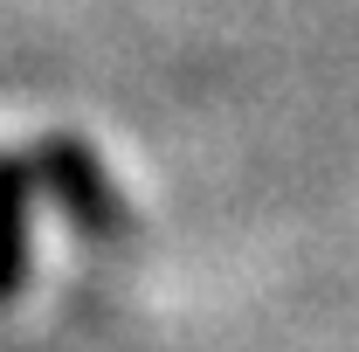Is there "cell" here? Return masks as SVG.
Here are the masks:
<instances>
[{
    "label": "cell",
    "instance_id": "2",
    "mask_svg": "<svg viewBox=\"0 0 359 352\" xmlns=\"http://www.w3.org/2000/svg\"><path fill=\"white\" fill-rule=\"evenodd\" d=\"M28 215H35V173H28V152H0V304L21 297L28 283Z\"/></svg>",
    "mask_w": 359,
    "mask_h": 352
},
{
    "label": "cell",
    "instance_id": "1",
    "mask_svg": "<svg viewBox=\"0 0 359 352\" xmlns=\"http://www.w3.org/2000/svg\"><path fill=\"white\" fill-rule=\"evenodd\" d=\"M28 173H35V194H48L83 242H125V235H132V208H125L111 166H104L97 145H83L76 132L42 138V145L28 152Z\"/></svg>",
    "mask_w": 359,
    "mask_h": 352
}]
</instances>
